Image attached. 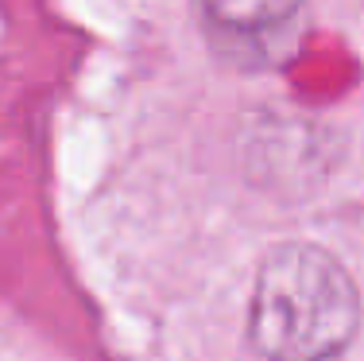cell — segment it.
<instances>
[{
  "label": "cell",
  "mask_w": 364,
  "mask_h": 361,
  "mask_svg": "<svg viewBox=\"0 0 364 361\" xmlns=\"http://www.w3.org/2000/svg\"><path fill=\"white\" fill-rule=\"evenodd\" d=\"M357 323L360 295L326 248L291 241L264 256L248 326L267 361H329L353 342Z\"/></svg>",
  "instance_id": "cell-1"
},
{
  "label": "cell",
  "mask_w": 364,
  "mask_h": 361,
  "mask_svg": "<svg viewBox=\"0 0 364 361\" xmlns=\"http://www.w3.org/2000/svg\"><path fill=\"white\" fill-rule=\"evenodd\" d=\"M202 43L240 74L283 70L306 43V0H194Z\"/></svg>",
  "instance_id": "cell-2"
}]
</instances>
